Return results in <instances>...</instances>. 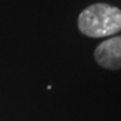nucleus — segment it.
I'll return each instance as SVG.
<instances>
[{
    "instance_id": "f257e3e1",
    "label": "nucleus",
    "mask_w": 121,
    "mask_h": 121,
    "mask_svg": "<svg viewBox=\"0 0 121 121\" xmlns=\"http://www.w3.org/2000/svg\"><path fill=\"white\" fill-rule=\"evenodd\" d=\"M78 26L87 37L101 38L116 35L121 31V10L103 2L93 4L80 13Z\"/></svg>"
},
{
    "instance_id": "f03ea898",
    "label": "nucleus",
    "mask_w": 121,
    "mask_h": 121,
    "mask_svg": "<svg viewBox=\"0 0 121 121\" xmlns=\"http://www.w3.org/2000/svg\"><path fill=\"white\" fill-rule=\"evenodd\" d=\"M96 63L107 69H121V36H114L104 40L94 51Z\"/></svg>"
}]
</instances>
